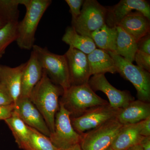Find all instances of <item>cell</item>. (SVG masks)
<instances>
[{
  "label": "cell",
  "instance_id": "6da1fadb",
  "mask_svg": "<svg viewBox=\"0 0 150 150\" xmlns=\"http://www.w3.org/2000/svg\"><path fill=\"white\" fill-rule=\"evenodd\" d=\"M64 90L53 83L43 71L40 81L33 88L29 98L39 110L51 133L54 129L55 116L60 108V97Z\"/></svg>",
  "mask_w": 150,
  "mask_h": 150
},
{
  "label": "cell",
  "instance_id": "7a4b0ae2",
  "mask_svg": "<svg viewBox=\"0 0 150 150\" xmlns=\"http://www.w3.org/2000/svg\"><path fill=\"white\" fill-rule=\"evenodd\" d=\"M51 3V0H23L22 5L26 8V13L18 22L16 40L21 49L30 50L33 48L38 24Z\"/></svg>",
  "mask_w": 150,
  "mask_h": 150
},
{
  "label": "cell",
  "instance_id": "3957f363",
  "mask_svg": "<svg viewBox=\"0 0 150 150\" xmlns=\"http://www.w3.org/2000/svg\"><path fill=\"white\" fill-rule=\"evenodd\" d=\"M59 102L71 114V118L83 115L92 108L109 104L98 96L88 83L71 86L64 92Z\"/></svg>",
  "mask_w": 150,
  "mask_h": 150
},
{
  "label": "cell",
  "instance_id": "277c9868",
  "mask_svg": "<svg viewBox=\"0 0 150 150\" xmlns=\"http://www.w3.org/2000/svg\"><path fill=\"white\" fill-rule=\"evenodd\" d=\"M43 71L54 83L60 86L64 91L71 86L69 72L65 55L52 53L46 47L34 45L32 48Z\"/></svg>",
  "mask_w": 150,
  "mask_h": 150
},
{
  "label": "cell",
  "instance_id": "5b68a950",
  "mask_svg": "<svg viewBox=\"0 0 150 150\" xmlns=\"http://www.w3.org/2000/svg\"><path fill=\"white\" fill-rule=\"evenodd\" d=\"M114 61L116 73L130 81L137 91L138 100L150 102V72L127 61L123 57L110 52H108Z\"/></svg>",
  "mask_w": 150,
  "mask_h": 150
},
{
  "label": "cell",
  "instance_id": "8992f818",
  "mask_svg": "<svg viewBox=\"0 0 150 150\" xmlns=\"http://www.w3.org/2000/svg\"><path fill=\"white\" fill-rule=\"evenodd\" d=\"M107 9L96 0H86L79 16L72 24L81 35L91 38L92 33L105 24Z\"/></svg>",
  "mask_w": 150,
  "mask_h": 150
},
{
  "label": "cell",
  "instance_id": "52a82bcc",
  "mask_svg": "<svg viewBox=\"0 0 150 150\" xmlns=\"http://www.w3.org/2000/svg\"><path fill=\"white\" fill-rule=\"evenodd\" d=\"M123 125L116 119L104 123L82 134V150H105L110 147Z\"/></svg>",
  "mask_w": 150,
  "mask_h": 150
},
{
  "label": "cell",
  "instance_id": "ba28073f",
  "mask_svg": "<svg viewBox=\"0 0 150 150\" xmlns=\"http://www.w3.org/2000/svg\"><path fill=\"white\" fill-rule=\"evenodd\" d=\"M55 116L54 129L49 139L53 144L59 149H64L80 144L82 134L73 128L71 121V114L62 103Z\"/></svg>",
  "mask_w": 150,
  "mask_h": 150
},
{
  "label": "cell",
  "instance_id": "9c48e42d",
  "mask_svg": "<svg viewBox=\"0 0 150 150\" xmlns=\"http://www.w3.org/2000/svg\"><path fill=\"white\" fill-rule=\"evenodd\" d=\"M121 109H115L110 104L105 105L92 108L83 115L71 118V123L75 131L81 134L91 130L108 121L116 119Z\"/></svg>",
  "mask_w": 150,
  "mask_h": 150
},
{
  "label": "cell",
  "instance_id": "30bf717a",
  "mask_svg": "<svg viewBox=\"0 0 150 150\" xmlns=\"http://www.w3.org/2000/svg\"><path fill=\"white\" fill-rule=\"evenodd\" d=\"M88 84L95 92L104 93L109 100L110 106L115 109L124 108L134 100V98L129 91L119 90L110 84L104 74L93 75Z\"/></svg>",
  "mask_w": 150,
  "mask_h": 150
},
{
  "label": "cell",
  "instance_id": "8fae6325",
  "mask_svg": "<svg viewBox=\"0 0 150 150\" xmlns=\"http://www.w3.org/2000/svg\"><path fill=\"white\" fill-rule=\"evenodd\" d=\"M105 24L108 27H115L133 10L139 12L150 20V6L145 0H121L117 4L108 7Z\"/></svg>",
  "mask_w": 150,
  "mask_h": 150
},
{
  "label": "cell",
  "instance_id": "7c38bea8",
  "mask_svg": "<svg viewBox=\"0 0 150 150\" xmlns=\"http://www.w3.org/2000/svg\"><path fill=\"white\" fill-rule=\"evenodd\" d=\"M67 58L71 86L88 83L91 78L87 55L71 48L65 54Z\"/></svg>",
  "mask_w": 150,
  "mask_h": 150
},
{
  "label": "cell",
  "instance_id": "4fadbf2b",
  "mask_svg": "<svg viewBox=\"0 0 150 150\" xmlns=\"http://www.w3.org/2000/svg\"><path fill=\"white\" fill-rule=\"evenodd\" d=\"M14 105V111L27 126L50 137L51 131L48 125L29 98H19Z\"/></svg>",
  "mask_w": 150,
  "mask_h": 150
},
{
  "label": "cell",
  "instance_id": "5bb4252c",
  "mask_svg": "<svg viewBox=\"0 0 150 150\" xmlns=\"http://www.w3.org/2000/svg\"><path fill=\"white\" fill-rule=\"evenodd\" d=\"M43 72L36 54L32 51L23 72L19 97L29 98L33 88L41 79Z\"/></svg>",
  "mask_w": 150,
  "mask_h": 150
},
{
  "label": "cell",
  "instance_id": "9a60e30c",
  "mask_svg": "<svg viewBox=\"0 0 150 150\" xmlns=\"http://www.w3.org/2000/svg\"><path fill=\"white\" fill-rule=\"evenodd\" d=\"M25 65V63L12 68L0 64V83L7 90L14 104L20 96L22 76Z\"/></svg>",
  "mask_w": 150,
  "mask_h": 150
},
{
  "label": "cell",
  "instance_id": "2e32d148",
  "mask_svg": "<svg viewBox=\"0 0 150 150\" xmlns=\"http://www.w3.org/2000/svg\"><path fill=\"white\" fill-rule=\"evenodd\" d=\"M139 12H132L122 20L118 26H120L138 42L150 33V23Z\"/></svg>",
  "mask_w": 150,
  "mask_h": 150
},
{
  "label": "cell",
  "instance_id": "e0dca14e",
  "mask_svg": "<svg viewBox=\"0 0 150 150\" xmlns=\"http://www.w3.org/2000/svg\"><path fill=\"white\" fill-rule=\"evenodd\" d=\"M150 117V103L137 100L121 108L116 119L123 125L136 124Z\"/></svg>",
  "mask_w": 150,
  "mask_h": 150
},
{
  "label": "cell",
  "instance_id": "ac0fdd59",
  "mask_svg": "<svg viewBox=\"0 0 150 150\" xmlns=\"http://www.w3.org/2000/svg\"><path fill=\"white\" fill-rule=\"evenodd\" d=\"M142 121L136 124L123 125L110 147L113 150H126L139 144L143 136L140 134Z\"/></svg>",
  "mask_w": 150,
  "mask_h": 150
},
{
  "label": "cell",
  "instance_id": "d6986e66",
  "mask_svg": "<svg viewBox=\"0 0 150 150\" xmlns=\"http://www.w3.org/2000/svg\"><path fill=\"white\" fill-rule=\"evenodd\" d=\"M87 58L91 76L116 73L114 61L107 51L96 48L88 54Z\"/></svg>",
  "mask_w": 150,
  "mask_h": 150
},
{
  "label": "cell",
  "instance_id": "ffe728a7",
  "mask_svg": "<svg viewBox=\"0 0 150 150\" xmlns=\"http://www.w3.org/2000/svg\"><path fill=\"white\" fill-rule=\"evenodd\" d=\"M117 37L114 54L119 55L133 63L138 50L137 42L134 38L120 26H116Z\"/></svg>",
  "mask_w": 150,
  "mask_h": 150
},
{
  "label": "cell",
  "instance_id": "44dd1931",
  "mask_svg": "<svg viewBox=\"0 0 150 150\" xmlns=\"http://www.w3.org/2000/svg\"><path fill=\"white\" fill-rule=\"evenodd\" d=\"M62 41L69 46L86 55L96 49L93 40L91 38L78 33L72 26H68L62 38Z\"/></svg>",
  "mask_w": 150,
  "mask_h": 150
},
{
  "label": "cell",
  "instance_id": "7402d4cb",
  "mask_svg": "<svg viewBox=\"0 0 150 150\" xmlns=\"http://www.w3.org/2000/svg\"><path fill=\"white\" fill-rule=\"evenodd\" d=\"M117 31L116 27H108L106 24L92 33L91 39L99 49L114 53Z\"/></svg>",
  "mask_w": 150,
  "mask_h": 150
},
{
  "label": "cell",
  "instance_id": "603a6c76",
  "mask_svg": "<svg viewBox=\"0 0 150 150\" xmlns=\"http://www.w3.org/2000/svg\"><path fill=\"white\" fill-rule=\"evenodd\" d=\"M4 121L12 131L18 147L24 149L29 139V126L21 119L14 110L11 116Z\"/></svg>",
  "mask_w": 150,
  "mask_h": 150
},
{
  "label": "cell",
  "instance_id": "cb8c5ba5",
  "mask_svg": "<svg viewBox=\"0 0 150 150\" xmlns=\"http://www.w3.org/2000/svg\"><path fill=\"white\" fill-rule=\"evenodd\" d=\"M29 140L23 150H59L49 137L30 127Z\"/></svg>",
  "mask_w": 150,
  "mask_h": 150
},
{
  "label": "cell",
  "instance_id": "d4e9b609",
  "mask_svg": "<svg viewBox=\"0 0 150 150\" xmlns=\"http://www.w3.org/2000/svg\"><path fill=\"white\" fill-rule=\"evenodd\" d=\"M23 0H0V16L7 24L18 22V6Z\"/></svg>",
  "mask_w": 150,
  "mask_h": 150
},
{
  "label": "cell",
  "instance_id": "484cf974",
  "mask_svg": "<svg viewBox=\"0 0 150 150\" xmlns=\"http://www.w3.org/2000/svg\"><path fill=\"white\" fill-rule=\"evenodd\" d=\"M18 23H8L0 29V59L4 54L8 46L14 41H16Z\"/></svg>",
  "mask_w": 150,
  "mask_h": 150
},
{
  "label": "cell",
  "instance_id": "4316f807",
  "mask_svg": "<svg viewBox=\"0 0 150 150\" xmlns=\"http://www.w3.org/2000/svg\"><path fill=\"white\" fill-rule=\"evenodd\" d=\"M83 0H66L65 1L69 7L70 12L71 15V24H73L79 16L81 8L84 3Z\"/></svg>",
  "mask_w": 150,
  "mask_h": 150
},
{
  "label": "cell",
  "instance_id": "83f0119b",
  "mask_svg": "<svg viewBox=\"0 0 150 150\" xmlns=\"http://www.w3.org/2000/svg\"><path fill=\"white\" fill-rule=\"evenodd\" d=\"M134 61L138 66L150 72V54H146L137 50L135 54Z\"/></svg>",
  "mask_w": 150,
  "mask_h": 150
},
{
  "label": "cell",
  "instance_id": "f1b7e54d",
  "mask_svg": "<svg viewBox=\"0 0 150 150\" xmlns=\"http://www.w3.org/2000/svg\"><path fill=\"white\" fill-rule=\"evenodd\" d=\"M14 104L13 99L6 88L0 83V105Z\"/></svg>",
  "mask_w": 150,
  "mask_h": 150
},
{
  "label": "cell",
  "instance_id": "f546056e",
  "mask_svg": "<svg viewBox=\"0 0 150 150\" xmlns=\"http://www.w3.org/2000/svg\"><path fill=\"white\" fill-rule=\"evenodd\" d=\"M138 50L148 54H150V33L142 38L137 42Z\"/></svg>",
  "mask_w": 150,
  "mask_h": 150
},
{
  "label": "cell",
  "instance_id": "4dcf8cb0",
  "mask_svg": "<svg viewBox=\"0 0 150 150\" xmlns=\"http://www.w3.org/2000/svg\"><path fill=\"white\" fill-rule=\"evenodd\" d=\"M15 109L14 104L0 105V120H5L11 117Z\"/></svg>",
  "mask_w": 150,
  "mask_h": 150
},
{
  "label": "cell",
  "instance_id": "1f68e13d",
  "mask_svg": "<svg viewBox=\"0 0 150 150\" xmlns=\"http://www.w3.org/2000/svg\"><path fill=\"white\" fill-rule=\"evenodd\" d=\"M140 134L143 137L150 136V117L142 121Z\"/></svg>",
  "mask_w": 150,
  "mask_h": 150
},
{
  "label": "cell",
  "instance_id": "d6a6232c",
  "mask_svg": "<svg viewBox=\"0 0 150 150\" xmlns=\"http://www.w3.org/2000/svg\"><path fill=\"white\" fill-rule=\"evenodd\" d=\"M139 145L143 150H150V136L143 137Z\"/></svg>",
  "mask_w": 150,
  "mask_h": 150
},
{
  "label": "cell",
  "instance_id": "836d02e7",
  "mask_svg": "<svg viewBox=\"0 0 150 150\" xmlns=\"http://www.w3.org/2000/svg\"><path fill=\"white\" fill-rule=\"evenodd\" d=\"M59 150H82L81 149L80 145V144H78L71 147L68 148V149H59Z\"/></svg>",
  "mask_w": 150,
  "mask_h": 150
},
{
  "label": "cell",
  "instance_id": "e575fe53",
  "mask_svg": "<svg viewBox=\"0 0 150 150\" xmlns=\"http://www.w3.org/2000/svg\"><path fill=\"white\" fill-rule=\"evenodd\" d=\"M126 150H143L139 144L135 145Z\"/></svg>",
  "mask_w": 150,
  "mask_h": 150
},
{
  "label": "cell",
  "instance_id": "d590c367",
  "mask_svg": "<svg viewBox=\"0 0 150 150\" xmlns=\"http://www.w3.org/2000/svg\"><path fill=\"white\" fill-rule=\"evenodd\" d=\"M6 24L4 22V21L0 16V29L2 28Z\"/></svg>",
  "mask_w": 150,
  "mask_h": 150
},
{
  "label": "cell",
  "instance_id": "8d00e7d4",
  "mask_svg": "<svg viewBox=\"0 0 150 150\" xmlns=\"http://www.w3.org/2000/svg\"><path fill=\"white\" fill-rule=\"evenodd\" d=\"M105 150H113L112 149V148H111V147H110V148H108V149H106Z\"/></svg>",
  "mask_w": 150,
  "mask_h": 150
}]
</instances>
